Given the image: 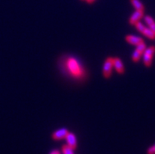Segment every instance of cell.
<instances>
[{"label": "cell", "instance_id": "6da1fadb", "mask_svg": "<svg viewBox=\"0 0 155 154\" xmlns=\"http://www.w3.org/2000/svg\"><path fill=\"white\" fill-rule=\"evenodd\" d=\"M60 68L65 74L77 81L85 80L87 70L83 63L72 55L64 56L60 61Z\"/></svg>", "mask_w": 155, "mask_h": 154}, {"label": "cell", "instance_id": "5bb4252c", "mask_svg": "<svg viewBox=\"0 0 155 154\" xmlns=\"http://www.w3.org/2000/svg\"><path fill=\"white\" fill-rule=\"evenodd\" d=\"M147 154H155V144H153L148 149Z\"/></svg>", "mask_w": 155, "mask_h": 154}, {"label": "cell", "instance_id": "4fadbf2b", "mask_svg": "<svg viewBox=\"0 0 155 154\" xmlns=\"http://www.w3.org/2000/svg\"><path fill=\"white\" fill-rule=\"evenodd\" d=\"M63 154H74L73 149L68 146V145H64L62 146Z\"/></svg>", "mask_w": 155, "mask_h": 154}, {"label": "cell", "instance_id": "277c9868", "mask_svg": "<svg viewBox=\"0 0 155 154\" xmlns=\"http://www.w3.org/2000/svg\"><path fill=\"white\" fill-rule=\"evenodd\" d=\"M113 63H114V68L118 74H124L125 69H124V64L122 62L121 59L118 57H115L113 59Z\"/></svg>", "mask_w": 155, "mask_h": 154}, {"label": "cell", "instance_id": "2e32d148", "mask_svg": "<svg viewBox=\"0 0 155 154\" xmlns=\"http://www.w3.org/2000/svg\"><path fill=\"white\" fill-rule=\"evenodd\" d=\"M85 1H86V2H87V3L91 4V3H93V2H94V1H95V0H85Z\"/></svg>", "mask_w": 155, "mask_h": 154}, {"label": "cell", "instance_id": "5b68a950", "mask_svg": "<svg viewBox=\"0 0 155 154\" xmlns=\"http://www.w3.org/2000/svg\"><path fill=\"white\" fill-rule=\"evenodd\" d=\"M144 17V11H141V10H136L134 12L132 15L130 16L129 19H128V22L130 25H134L137 22L140 21L141 19Z\"/></svg>", "mask_w": 155, "mask_h": 154}, {"label": "cell", "instance_id": "ba28073f", "mask_svg": "<svg viewBox=\"0 0 155 154\" xmlns=\"http://www.w3.org/2000/svg\"><path fill=\"white\" fill-rule=\"evenodd\" d=\"M125 40L127 43L133 46H137L138 44H140V43L143 42V38H141L140 36H137V35H128L125 37Z\"/></svg>", "mask_w": 155, "mask_h": 154}, {"label": "cell", "instance_id": "3957f363", "mask_svg": "<svg viewBox=\"0 0 155 154\" xmlns=\"http://www.w3.org/2000/svg\"><path fill=\"white\" fill-rule=\"evenodd\" d=\"M113 59L114 57H108L105 60L102 66V75L104 76V78L110 79L112 76L113 68H114V63H113Z\"/></svg>", "mask_w": 155, "mask_h": 154}, {"label": "cell", "instance_id": "9c48e42d", "mask_svg": "<svg viewBox=\"0 0 155 154\" xmlns=\"http://www.w3.org/2000/svg\"><path fill=\"white\" fill-rule=\"evenodd\" d=\"M144 21L147 27H149L152 31L155 33V21L150 16H145L144 17Z\"/></svg>", "mask_w": 155, "mask_h": 154}, {"label": "cell", "instance_id": "52a82bcc", "mask_svg": "<svg viewBox=\"0 0 155 154\" xmlns=\"http://www.w3.org/2000/svg\"><path fill=\"white\" fill-rule=\"evenodd\" d=\"M68 133H69V131L66 128H60L53 132L52 138L54 140H61L63 139H65Z\"/></svg>", "mask_w": 155, "mask_h": 154}, {"label": "cell", "instance_id": "7c38bea8", "mask_svg": "<svg viewBox=\"0 0 155 154\" xmlns=\"http://www.w3.org/2000/svg\"><path fill=\"white\" fill-rule=\"evenodd\" d=\"M143 53L141 52V51H139V50L136 48V50H135V51H133V53H132V61H133L134 62H139L140 59H141L142 56H143Z\"/></svg>", "mask_w": 155, "mask_h": 154}, {"label": "cell", "instance_id": "30bf717a", "mask_svg": "<svg viewBox=\"0 0 155 154\" xmlns=\"http://www.w3.org/2000/svg\"><path fill=\"white\" fill-rule=\"evenodd\" d=\"M142 34L143 35H145L146 37L150 39H155V33L152 31L149 27L146 25V27L144 28L143 31H142Z\"/></svg>", "mask_w": 155, "mask_h": 154}, {"label": "cell", "instance_id": "8fae6325", "mask_svg": "<svg viewBox=\"0 0 155 154\" xmlns=\"http://www.w3.org/2000/svg\"><path fill=\"white\" fill-rule=\"evenodd\" d=\"M130 2H132V6L136 9V10H141L144 11V6L143 4L142 3L140 0H130Z\"/></svg>", "mask_w": 155, "mask_h": 154}, {"label": "cell", "instance_id": "7a4b0ae2", "mask_svg": "<svg viewBox=\"0 0 155 154\" xmlns=\"http://www.w3.org/2000/svg\"><path fill=\"white\" fill-rule=\"evenodd\" d=\"M154 54L155 47H153V46H150V47H147L145 51H144L142 57H143V64H145L147 67H150L151 65Z\"/></svg>", "mask_w": 155, "mask_h": 154}, {"label": "cell", "instance_id": "8992f818", "mask_svg": "<svg viewBox=\"0 0 155 154\" xmlns=\"http://www.w3.org/2000/svg\"><path fill=\"white\" fill-rule=\"evenodd\" d=\"M65 139H66L67 145L74 150L75 149L77 148V140L76 135H75L73 133H71L69 131L68 135L65 137Z\"/></svg>", "mask_w": 155, "mask_h": 154}, {"label": "cell", "instance_id": "9a60e30c", "mask_svg": "<svg viewBox=\"0 0 155 154\" xmlns=\"http://www.w3.org/2000/svg\"><path fill=\"white\" fill-rule=\"evenodd\" d=\"M50 154H61L60 153V152H59L58 150H57V149H54V150H52L51 152H50Z\"/></svg>", "mask_w": 155, "mask_h": 154}]
</instances>
